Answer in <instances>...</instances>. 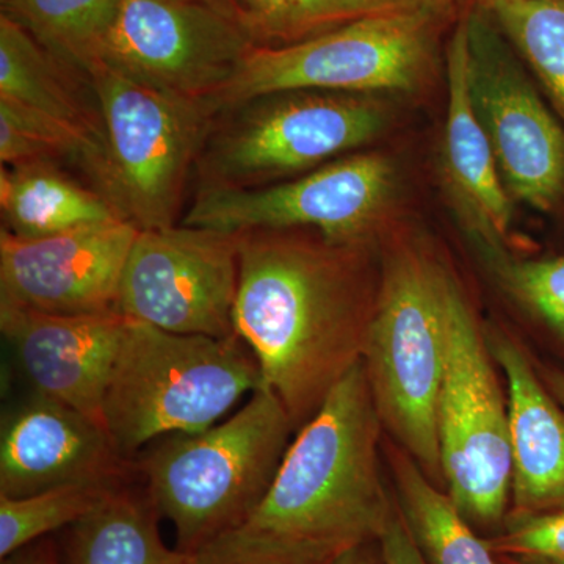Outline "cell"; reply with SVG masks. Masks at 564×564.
I'll list each match as a JSON object with an SVG mask.
<instances>
[{"label": "cell", "instance_id": "6da1fadb", "mask_svg": "<svg viewBox=\"0 0 564 564\" xmlns=\"http://www.w3.org/2000/svg\"><path fill=\"white\" fill-rule=\"evenodd\" d=\"M239 250L234 328L300 430L362 361L381 269L370 247L302 229L240 232Z\"/></svg>", "mask_w": 564, "mask_h": 564}, {"label": "cell", "instance_id": "7a4b0ae2", "mask_svg": "<svg viewBox=\"0 0 564 564\" xmlns=\"http://www.w3.org/2000/svg\"><path fill=\"white\" fill-rule=\"evenodd\" d=\"M383 423L358 362L296 430L242 532L340 556L380 540L395 502L381 477Z\"/></svg>", "mask_w": 564, "mask_h": 564}, {"label": "cell", "instance_id": "3957f363", "mask_svg": "<svg viewBox=\"0 0 564 564\" xmlns=\"http://www.w3.org/2000/svg\"><path fill=\"white\" fill-rule=\"evenodd\" d=\"M295 426L276 393L256 389L226 421L161 437L133 458V473L176 549L188 555L242 529L269 492Z\"/></svg>", "mask_w": 564, "mask_h": 564}, {"label": "cell", "instance_id": "277c9868", "mask_svg": "<svg viewBox=\"0 0 564 564\" xmlns=\"http://www.w3.org/2000/svg\"><path fill=\"white\" fill-rule=\"evenodd\" d=\"M364 369L384 432L444 488L437 403L447 358L451 272L415 240H400L380 265Z\"/></svg>", "mask_w": 564, "mask_h": 564}, {"label": "cell", "instance_id": "5b68a950", "mask_svg": "<svg viewBox=\"0 0 564 564\" xmlns=\"http://www.w3.org/2000/svg\"><path fill=\"white\" fill-rule=\"evenodd\" d=\"M259 388L261 369L239 336L169 333L128 318L104 395V430L133 462L161 437L217 425Z\"/></svg>", "mask_w": 564, "mask_h": 564}, {"label": "cell", "instance_id": "8992f818", "mask_svg": "<svg viewBox=\"0 0 564 564\" xmlns=\"http://www.w3.org/2000/svg\"><path fill=\"white\" fill-rule=\"evenodd\" d=\"M85 80L104 122L102 159L91 177L96 191L140 231L180 225L185 191L217 107L104 66L88 70Z\"/></svg>", "mask_w": 564, "mask_h": 564}, {"label": "cell", "instance_id": "52a82bcc", "mask_svg": "<svg viewBox=\"0 0 564 564\" xmlns=\"http://www.w3.org/2000/svg\"><path fill=\"white\" fill-rule=\"evenodd\" d=\"M388 113L370 95L292 90L215 115L195 165L198 188H258L293 180L366 147ZM196 188V191H198Z\"/></svg>", "mask_w": 564, "mask_h": 564}, {"label": "cell", "instance_id": "ba28073f", "mask_svg": "<svg viewBox=\"0 0 564 564\" xmlns=\"http://www.w3.org/2000/svg\"><path fill=\"white\" fill-rule=\"evenodd\" d=\"M494 356L451 273L437 437L444 488L473 525L502 529L511 500L510 413Z\"/></svg>", "mask_w": 564, "mask_h": 564}, {"label": "cell", "instance_id": "9c48e42d", "mask_svg": "<svg viewBox=\"0 0 564 564\" xmlns=\"http://www.w3.org/2000/svg\"><path fill=\"white\" fill-rule=\"evenodd\" d=\"M436 17L432 10H392L289 46H254L215 107L292 90L413 91L432 68Z\"/></svg>", "mask_w": 564, "mask_h": 564}, {"label": "cell", "instance_id": "30bf717a", "mask_svg": "<svg viewBox=\"0 0 564 564\" xmlns=\"http://www.w3.org/2000/svg\"><path fill=\"white\" fill-rule=\"evenodd\" d=\"M395 191L393 163L361 152L265 187L198 188L181 223L234 234L302 229L329 243L372 247Z\"/></svg>", "mask_w": 564, "mask_h": 564}, {"label": "cell", "instance_id": "8fae6325", "mask_svg": "<svg viewBox=\"0 0 564 564\" xmlns=\"http://www.w3.org/2000/svg\"><path fill=\"white\" fill-rule=\"evenodd\" d=\"M240 234L174 225L137 234L117 313L176 334L237 336Z\"/></svg>", "mask_w": 564, "mask_h": 564}, {"label": "cell", "instance_id": "7c38bea8", "mask_svg": "<svg viewBox=\"0 0 564 564\" xmlns=\"http://www.w3.org/2000/svg\"><path fill=\"white\" fill-rule=\"evenodd\" d=\"M469 88L491 141L505 188L533 209L551 210L564 193V132L527 79L513 44L488 9L466 17Z\"/></svg>", "mask_w": 564, "mask_h": 564}, {"label": "cell", "instance_id": "4fadbf2b", "mask_svg": "<svg viewBox=\"0 0 564 564\" xmlns=\"http://www.w3.org/2000/svg\"><path fill=\"white\" fill-rule=\"evenodd\" d=\"M252 47L239 22L202 2L122 0L96 66L158 90L214 102Z\"/></svg>", "mask_w": 564, "mask_h": 564}, {"label": "cell", "instance_id": "5bb4252c", "mask_svg": "<svg viewBox=\"0 0 564 564\" xmlns=\"http://www.w3.org/2000/svg\"><path fill=\"white\" fill-rule=\"evenodd\" d=\"M140 229L124 220L22 239L0 231V303L55 315L117 311Z\"/></svg>", "mask_w": 564, "mask_h": 564}, {"label": "cell", "instance_id": "9a60e30c", "mask_svg": "<svg viewBox=\"0 0 564 564\" xmlns=\"http://www.w3.org/2000/svg\"><path fill=\"white\" fill-rule=\"evenodd\" d=\"M128 317L55 315L0 303V329L33 393L66 404L104 429L102 403Z\"/></svg>", "mask_w": 564, "mask_h": 564}, {"label": "cell", "instance_id": "2e32d148", "mask_svg": "<svg viewBox=\"0 0 564 564\" xmlns=\"http://www.w3.org/2000/svg\"><path fill=\"white\" fill-rule=\"evenodd\" d=\"M133 464L90 417L32 393L3 414L0 497L20 499L74 484H126Z\"/></svg>", "mask_w": 564, "mask_h": 564}, {"label": "cell", "instance_id": "e0dca14e", "mask_svg": "<svg viewBox=\"0 0 564 564\" xmlns=\"http://www.w3.org/2000/svg\"><path fill=\"white\" fill-rule=\"evenodd\" d=\"M447 77L444 163L448 193L478 251L507 250L513 217L511 196L470 96L466 18L458 22L448 44Z\"/></svg>", "mask_w": 564, "mask_h": 564}, {"label": "cell", "instance_id": "ac0fdd59", "mask_svg": "<svg viewBox=\"0 0 564 564\" xmlns=\"http://www.w3.org/2000/svg\"><path fill=\"white\" fill-rule=\"evenodd\" d=\"M508 384L511 510H564V410L521 345L492 328L486 336Z\"/></svg>", "mask_w": 564, "mask_h": 564}, {"label": "cell", "instance_id": "d6986e66", "mask_svg": "<svg viewBox=\"0 0 564 564\" xmlns=\"http://www.w3.org/2000/svg\"><path fill=\"white\" fill-rule=\"evenodd\" d=\"M0 98L22 104L80 133L101 151L102 159L104 122L88 82L52 57L31 33L3 13Z\"/></svg>", "mask_w": 564, "mask_h": 564}, {"label": "cell", "instance_id": "ffe728a7", "mask_svg": "<svg viewBox=\"0 0 564 564\" xmlns=\"http://www.w3.org/2000/svg\"><path fill=\"white\" fill-rule=\"evenodd\" d=\"M0 210L2 229L22 239L122 220L101 192L85 187L54 162L2 166Z\"/></svg>", "mask_w": 564, "mask_h": 564}, {"label": "cell", "instance_id": "44dd1931", "mask_svg": "<svg viewBox=\"0 0 564 564\" xmlns=\"http://www.w3.org/2000/svg\"><path fill=\"white\" fill-rule=\"evenodd\" d=\"M159 521L143 488L117 486L95 510L65 529L62 563L192 564L193 555L165 544Z\"/></svg>", "mask_w": 564, "mask_h": 564}, {"label": "cell", "instance_id": "7402d4cb", "mask_svg": "<svg viewBox=\"0 0 564 564\" xmlns=\"http://www.w3.org/2000/svg\"><path fill=\"white\" fill-rule=\"evenodd\" d=\"M397 507L426 564H500L447 491L399 445L388 444Z\"/></svg>", "mask_w": 564, "mask_h": 564}, {"label": "cell", "instance_id": "603a6c76", "mask_svg": "<svg viewBox=\"0 0 564 564\" xmlns=\"http://www.w3.org/2000/svg\"><path fill=\"white\" fill-rule=\"evenodd\" d=\"M122 0H6L2 13L84 77L98 65Z\"/></svg>", "mask_w": 564, "mask_h": 564}, {"label": "cell", "instance_id": "cb8c5ba5", "mask_svg": "<svg viewBox=\"0 0 564 564\" xmlns=\"http://www.w3.org/2000/svg\"><path fill=\"white\" fill-rule=\"evenodd\" d=\"M254 46L278 47L313 39L359 18L399 9L388 0H232Z\"/></svg>", "mask_w": 564, "mask_h": 564}, {"label": "cell", "instance_id": "d4e9b609", "mask_svg": "<svg viewBox=\"0 0 564 564\" xmlns=\"http://www.w3.org/2000/svg\"><path fill=\"white\" fill-rule=\"evenodd\" d=\"M485 9L529 63L564 118V0L497 2Z\"/></svg>", "mask_w": 564, "mask_h": 564}, {"label": "cell", "instance_id": "484cf974", "mask_svg": "<svg viewBox=\"0 0 564 564\" xmlns=\"http://www.w3.org/2000/svg\"><path fill=\"white\" fill-rule=\"evenodd\" d=\"M122 484H74L10 499L0 497V560L79 522Z\"/></svg>", "mask_w": 564, "mask_h": 564}, {"label": "cell", "instance_id": "4316f807", "mask_svg": "<svg viewBox=\"0 0 564 564\" xmlns=\"http://www.w3.org/2000/svg\"><path fill=\"white\" fill-rule=\"evenodd\" d=\"M74 161L88 176L101 162V151L61 122L7 98H0V162L22 163Z\"/></svg>", "mask_w": 564, "mask_h": 564}, {"label": "cell", "instance_id": "83f0119b", "mask_svg": "<svg viewBox=\"0 0 564 564\" xmlns=\"http://www.w3.org/2000/svg\"><path fill=\"white\" fill-rule=\"evenodd\" d=\"M481 258L499 288L564 340V256L527 261L497 250Z\"/></svg>", "mask_w": 564, "mask_h": 564}, {"label": "cell", "instance_id": "f1b7e54d", "mask_svg": "<svg viewBox=\"0 0 564 564\" xmlns=\"http://www.w3.org/2000/svg\"><path fill=\"white\" fill-rule=\"evenodd\" d=\"M485 541L496 556L530 564H564V510L508 511L502 529Z\"/></svg>", "mask_w": 564, "mask_h": 564}, {"label": "cell", "instance_id": "f546056e", "mask_svg": "<svg viewBox=\"0 0 564 564\" xmlns=\"http://www.w3.org/2000/svg\"><path fill=\"white\" fill-rule=\"evenodd\" d=\"M339 556L237 530L215 541L192 564H333Z\"/></svg>", "mask_w": 564, "mask_h": 564}, {"label": "cell", "instance_id": "4dcf8cb0", "mask_svg": "<svg viewBox=\"0 0 564 564\" xmlns=\"http://www.w3.org/2000/svg\"><path fill=\"white\" fill-rule=\"evenodd\" d=\"M378 543L384 564H426L397 505Z\"/></svg>", "mask_w": 564, "mask_h": 564}, {"label": "cell", "instance_id": "1f68e13d", "mask_svg": "<svg viewBox=\"0 0 564 564\" xmlns=\"http://www.w3.org/2000/svg\"><path fill=\"white\" fill-rule=\"evenodd\" d=\"M0 564H63L61 549L50 536L25 545L2 558Z\"/></svg>", "mask_w": 564, "mask_h": 564}, {"label": "cell", "instance_id": "d6a6232c", "mask_svg": "<svg viewBox=\"0 0 564 564\" xmlns=\"http://www.w3.org/2000/svg\"><path fill=\"white\" fill-rule=\"evenodd\" d=\"M333 564H384L383 558L370 554L367 545L361 547L351 549V551L345 552L336 560Z\"/></svg>", "mask_w": 564, "mask_h": 564}, {"label": "cell", "instance_id": "836d02e7", "mask_svg": "<svg viewBox=\"0 0 564 564\" xmlns=\"http://www.w3.org/2000/svg\"><path fill=\"white\" fill-rule=\"evenodd\" d=\"M541 380L544 381L545 388L555 397L556 402L562 404L564 410V372L556 369L541 370Z\"/></svg>", "mask_w": 564, "mask_h": 564}, {"label": "cell", "instance_id": "e575fe53", "mask_svg": "<svg viewBox=\"0 0 564 564\" xmlns=\"http://www.w3.org/2000/svg\"><path fill=\"white\" fill-rule=\"evenodd\" d=\"M388 2L399 7V9L441 11L445 9L452 0H388Z\"/></svg>", "mask_w": 564, "mask_h": 564}, {"label": "cell", "instance_id": "d590c367", "mask_svg": "<svg viewBox=\"0 0 564 564\" xmlns=\"http://www.w3.org/2000/svg\"><path fill=\"white\" fill-rule=\"evenodd\" d=\"M195 2H202L204 6H209L212 9L221 11L226 17L232 18V20H237V11L236 6H234L232 0H195Z\"/></svg>", "mask_w": 564, "mask_h": 564}, {"label": "cell", "instance_id": "8d00e7d4", "mask_svg": "<svg viewBox=\"0 0 564 564\" xmlns=\"http://www.w3.org/2000/svg\"><path fill=\"white\" fill-rule=\"evenodd\" d=\"M497 2H529V0H478V3L484 7L492 6Z\"/></svg>", "mask_w": 564, "mask_h": 564}, {"label": "cell", "instance_id": "74e56055", "mask_svg": "<svg viewBox=\"0 0 564 564\" xmlns=\"http://www.w3.org/2000/svg\"><path fill=\"white\" fill-rule=\"evenodd\" d=\"M499 558L500 564H530L527 562H521V560L508 558V556H497Z\"/></svg>", "mask_w": 564, "mask_h": 564}, {"label": "cell", "instance_id": "f35d334b", "mask_svg": "<svg viewBox=\"0 0 564 564\" xmlns=\"http://www.w3.org/2000/svg\"><path fill=\"white\" fill-rule=\"evenodd\" d=\"M6 2V0H2V3Z\"/></svg>", "mask_w": 564, "mask_h": 564}]
</instances>
